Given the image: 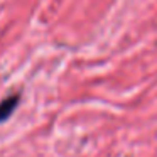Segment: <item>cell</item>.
Segmentation results:
<instances>
[{
  "label": "cell",
  "mask_w": 157,
  "mask_h": 157,
  "mask_svg": "<svg viewBox=\"0 0 157 157\" xmlns=\"http://www.w3.org/2000/svg\"><path fill=\"white\" fill-rule=\"evenodd\" d=\"M19 100H21L19 95H10L9 98H5L4 101L0 103V123L12 117V113L15 112V108L19 105Z\"/></svg>",
  "instance_id": "1"
}]
</instances>
